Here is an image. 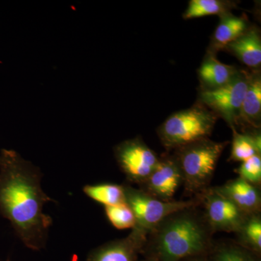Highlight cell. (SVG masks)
I'll list each match as a JSON object with an SVG mask.
<instances>
[{"label": "cell", "instance_id": "1", "mask_svg": "<svg viewBox=\"0 0 261 261\" xmlns=\"http://www.w3.org/2000/svg\"><path fill=\"white\" fill-rule=\"evenodd\" d=\"M42 173L12 149L0 152V214L31 250L45 246L53 224L44 206L54 202L41 187Z\"/></svg>", "mask_w": 261, "mask_h": 261}, {"label": "cell", "instance_id": "2", "mask_svg": "<svg viewBox=\"0 0 261 261\" xmlns=\"http://www.w3.org/2000/svg\"><path fill=\"white\" fill-rule=\"evenodd\" d=\"M196 207L170 215L149 233L161 260L179 261L208 247L214 231Z\"/></svg>", "mask_w": 261, "mask_h": 261}, {"label": "cell", "instance_id": "3", "mask_svg": "<svg viewBox=\"0 0 261 261\" xmlns=\"http://www.w3.org/2000/svg\"><path fill=\"white\" fill-rule=\"evenodd\" d=\"M228 142H218L205 139L176 149L174 154L182 175L185 190L202 193L212 180L219 158Z\"/></svg>", "mask_w": 261, "mask_h": 261}, {"label": "cell", "instance_id": "4", "mask_svg": "<svg viewBox=\"0 0 261 261\" xmlns=\"http://www.w3.org/2000/svg\"><path fill=\"white\" fill-rule=\"evenodd\" d=\"M218 116L202 104H197L171 115L158 133L166 149H177L194 142L209 139Z\"/></svg>", "mask_w": 261, "mask_h": 261}, {"label": "cell", "instance_id": "5", "mask_svg": "<svg viewBox=\"0 0 261 261\" xmlns=\"http://www.w3.org/2000/svg\"><path fill=\"white\" fill-rule=\"evenodd\" d=\"M125 202L133 211L137 224L135 228L146 235L170 215L199 205V200L163 201L149 195L143 190L123 186Z\"/></svg>", "mask_w": 261, "mask_h": 261}, {"label": "cell", "instance_id": "6", "mask_svg": "<svg viewBox=\"0 0 261 261\" xmlns=\"http://www.w3.org/2000/svg\"><path fill=\"white\" fill-rule=\"evenodd\" d=\"M247 72L238 70L227 84L213 90L200 91V103L218 117L226 121L231 128L240 121V111L248 86Z\"/></svg>", "mask_w": 261, "mask_h": 261}, {"label": "cell", "instance_id": "7", "mask_svg": "<svg viewBox=\"0 0 261 261\" xmlns=\"http://www.w3.org/2000/svg\"><path fill=\"white\" fill-rule=\"evenodd\" d=\"M118 166L128 181L143 185L153 171L159 158L140 138L121 142L114 148Z\"/></svg>", "mask_w": 261, "mask_h": 261}, {"label": "cell", "instance_id": "8", "mask_svg": "<svg viewBox=\"0 0 261 261\" xmlns=\"http://www.w3.org/2000/svg\"><path fill=\"white\" fill-rule=\"evenodd\" d=\"M200 195V201L205 209L204 216L211 230L214 232L236 233L247 214L214 188L206 189Z\"/></svg>", "mask_w": 261, "mask_h": 261}, {"label": "cell", "instance_id": "9", "mask_svg": "<svg viewBox=\"0 0 261 261\" xmlns=\"http://www.w3.org/2000/svg\"><path fill=\"white\" fill-rule=\"evenodd\" d=\"M181 169L174 155H163L143 184L144 191L155 198L171 201L182 185Z\"/></svg>", "mask_w": 261, "mask_h": 261}, {"label": "cell", "instance_id": "10", "mask_svg": "<svg viewBox=\"0 0 261 261\" xmlns=\"http://www.w3.org/2000/svg\"><path fill=\"white\" fill-rule=\"evenodd\" d=\"M147 235L137 228L126 238L106 244L91 254L87 261H135L139 249L146 242Z\"/></svg>", "mask_w": 261, "mask_h": 261}, {"label": "cell", "instance_id": "11", "mask_svg": "<svg viewBox=\"0 0 261 261\" xmlns=\"http://www.w3.org/2000/svg\"><path fill=\"white\" fill-rule=\"evenodd\" d=\"M214 188L245 214L260 212L261 196L258 187L243 178L230 180L222 186Z\"/></svg>", "mask_w": 261, "mask_h": 261}, {"label": "cell", "instance_id": "12", "mask_svg": "<svg viewBox=\"0 0 261 261\" xmlns=\"http://www.w3.org/2000/svg\"><path fill=\"white\" fill-rule=\"evenodd\" d=\"M242 63L251 68H260L261 64V39L256 29L249 28L236 40L224 47Z\"/></svg>", "mask_w": 261, "mask_h": 261}, {"label": "cell", "instance_id": "13", "mask_svg": "<svg viewBox=\"0 0 261 261\" xmlns=\"http://www.w3.org/2000/svg\"><path fill=\"white\" fill-rule=\"evenodd\" d=\"M238 70L233 66L224 64L211 53L202 62L198 70L199 79L203 89L213 90L227 84Z\"/></svg>", "mask_w": 261, "mask_h": 261}, {"label": "cell", "instance_id": "14", "mask_svg": "<svg viewBox=\"0 0 261 261\" xmlns=\"http://www.w3.org/2000/svg\"><path fill=\"white\" fill-rule=\"evenodd\" d=\"M261 118V78L258 73L249 75L248 86L240 111V121L258 128Z\"/></svg>", "mask_w": 261, "mask_h": 261}, {"label": "cell", "instance_id": "15", "mask_svg": "<svg viewBox=\"0 0 261 261\" xmlns=\"http://www.w3.org/2000/svg\"><path fill=\"white\" fill-rule=\"evenodd\" d=\"M221 20L213 37V49H224L248 29L246 20L231 13L221 15Z\"/></svg>", "mask_w": 261, "mask_h": 261}, {"label": "cell", "instance_id": "16", "mask_svg": "<svg viewBox=\"0 0 261 261\" xmlns=\"http://www.w3.org/2000/svg\"><path fill=\"white\" fill-rule=\"evenodd\" d=\"M233 140L229 161L245 162L252 156L261 154L260 132L240 134L232 128Z\"/></svg>", "mask_w": 261, "mask_h": 261}, {"label": "cell", "instance_id": "17", "mask_svg": "<svg viewBox=\"0 0 261 261\" xmlns=\"http://www.w3.org/2000/svg\"><path fill=\"white\" fill-rule=\"evenodd\" d=\"M236 233L242 246L252 251L260 252V212L247 214Z\"/></svg>", "mask_w": 261, "mask_h": 261}, {"label": "cell", "instance_id": "18", "mask_svg": "<svg viewBox=\"0 0 261 261\" xmlns=\"http://www.w3.org/2000/svg\"><path fill=\"white\" fill-rule=\"evenodd\" d=\"M83 191L92 200L107 206H113L125 202L123 186L115 184H100L97 185H87Z\"/></svg>", "mask_w": 261, "mask_h": 261}, {"label": "cell", "instance_id": "19", "mask_svg": "<svg viewBox=\"0 0 261 261\" xmlns=\"http://www.w3.org/2000/svg\"><path fill=\"white\" fill-rule=\"evenodd\" d=\"M233 3L220 0H191L183 14L184 19L201 18L207 15H221L229 13Z\"/></svg>", "mask_w": 261, "mask_h": 261}, {"label": "cell", "instance_id": "20", "mask_svg": "<svg viewBox=\"0 0 261 261\" xmlns=\"http://www.w3.org/2000/svg\"><path fill=\"white\" fill-rule=\"evenodd\" d=\"M106 214L110 222L118 229L134 228L137 224L135 214L126 202L107 206Z\"/></svg>", "mask_w": 261, "mask_h": 261}, {"label": "cell", "instance_id": "21", "mask_svg": "<svg viewBox=\"0 0 261 261\" xmlns=\"http://www.w3.org/2000/svg\"><path fill=\"white\" fill-rule=\"evenodd\" d=\"M239 177L245 181L260 186L261 182V155L257 154L250 159L242 163L241 166L237 170Z\"/></svg>", "mask_w": 261, "mask_h": 261}, {"label": "cell", "instance_id": "22", "mask_svg": "<svg viewBox=\"0 0 261 261\" xmlns=\"http://www.w3.org/2000/svg\"><path fill=\"white\" fill-rule=\"evenodd\" d=\"M214 261H255L245 248L234 245H223L215 252Z\"/></svg>", "mask_w": 261, "mask_h": 261}, {"label": "cell", "instance_id": "23", "mask_svg": "<svg viewBox=\"0 0 261 261\" xmlns=\"http://www.w3.org/2000/svg\"><path fill=\"white\" fill-rule=\"evenodd\" d=\"M7 261H10V260H7Z\"/></svg>", "mask_w": 261, "mask_h": 261}]
</instances>
